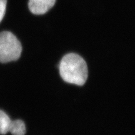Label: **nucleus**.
Instances as JSON below:
<instances>
[{"mask_svg":"<svg viewBox=\"0 0 135 135\" xmlns=\"http://www.w3.org/2000/svg\"><path fill=\"white\" fill-rule=\"evenodd\" d=\"M59 70L61 77L65 82L82 86L86 81L88 75L86 63L77 54L69 53L63 56Z\"/></svg>","mask_w":135,"mask_h":135,"instance_id":"f257e3e1","label":"nucleus"},{"mask_svg":"<svg viewBox=\"0 0 135 135\" xmlns=\"http://www.w3.org/2000/svg\"><path fill=\"white\" fill-rule=\"evenodd\" d=\"M22 46L19 40L12 33H0V62L6 63L20 58Z\"/></svg>","mask_w":135,"mask_h":135,"instance_id":"f03ea898","label":"nucleus"},{"mask_svg":"<svg viewBox=\"0 0 135 135\" xmlns=\"http://www.w3.org/2000/svg\"><path fill=\"white\" fill-rule=\"evenodd\" d=\"M56 0H30L28 7L35 15H43L55 5Z\"/></svg>","mask_w":135,"mask_h":135,"instance_id":"7ed1b4c3","label":"nucleus"},{"mask_svg":"<svg viewBox=\"0 0 135 135\" xmlns=\"http://www.w3.org/2000/svg\"><path fill=\"white\" fill-rule=\"evenodd\" d=\"M12 122L7 114L0 110V134H6L9 132Z\"/></svg>","mask_w":135,"mask_h":135,"instance_id":"20e7f679","label":"nucleus"},{"mask_svg":"<svg viewBox=\"0 0 135 135\" xmlns=\"http://www.w3.org/2000/svg\"><path fill=\"white\" fill-rule=\"evenodd\" d=\"M9 132L13 135H25L26 133L25 123L20 119L13 121Z\"/></svg>","mask_w":135,"mask_h":135,"instance_id":"39448f33","label":"nucleus"},{"mask_svg":"<svg viewBox=\"0 0 135 135\" xmlns=\"http://www.w3.org/2000/svg\"><path fill=\"white\" fill-rule=\"evenodd\" d=\"M7 0H0V23L2 21L6 12Z\"/></svg>","mask_w":135,"mask_h":135,"instance_id":"423d86ee","label":"nucleus"}]
</instances>
